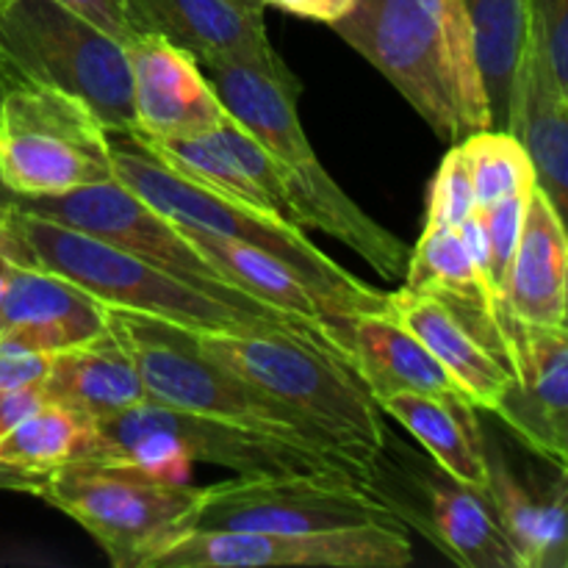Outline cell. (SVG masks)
<instances>
[{"label": "cell", "mask_w": 568, "mask_h": 568, "mask_svg": "<svg viewBox=\"0 0 568 568\" xmlns=\"http://www.w3.org/2000/svg\"><path fill=\"white\" fill-rule=\"evenodd\" d=\"M0 253L67 277L105 308L133 311L186 331L300 333L347 361L342 344L331 333L277 311H250L214 297L92 233L28 211L14 197L0 205Z\"/></svg>", "instance_id": "cell-1"}, {"label": "cell", "mask_w": 568, "mask_h": 568, "mask_svg": "<svg viewBox=\"0 0 568 568\" xmlns=\"http://www.w3.org/2000/svg\"><path fill=\"white\" fill-rule=\"evenodd\" d=\"M333 31L414 105L438 139L494 128L469 14L460 0H355Z\"/></svg>", "instance_id": "cell-2"}, {"label": "cell", "mask_w": 568, "mask_h": 568, "mask_svg": "<svg viewBox=\"0 0 568 568\" xmlns=\"http://www.w3.org/2000/svg\"><path fill=\"white\" fill-rule=\"evenodd\" d=\"M227 114L247 128L277 164L292 222L303 231H325L358 253L377 275L403 277L410 247L372 220L331 172L320 164L297 116L303 83H283L242 64H200Z\"/></svg>", "instance_id": "cell-3"}, {"label": "cell", "mask_w": 568, "mask_h": 568, "mask_svg": "<svg viewBox=\"0 0 568 568\" xmlns=\"http://www.w3.org/2000/svg\"><path fill=\"white\" fill-rule=\"evenodd\" d=\"M189 333L200 353L300 416L372 480L386 449L383 410L342 355L288 331Z\"/></svg>", "instance_id": "cell-4"}, {"label": "cell", "mask_w": 568, "mask_h": 568, "mask_svg": "<svg viewBox=\"0 0 568 568\" xmlns=\"http://www.w3.org/2000/svg\"><path fill=\"white\" fill-rule=\"evenodd\" d=\"M111 170L122 186L131 189L155 211H161L166 220L183 227H197V231L253 244V247L286 261L308 283L322 314L331 322L347 320L361 311L386 308V294L366 286L344 266H338L331 255L322 253L305 236L303 227L292 225L270 211L186 181L178 172L150 159L131 139L125 144L111 142Z\"/></svg>", "instance_id": "cell-5"}, {"label": "cell", "mask_w": 568, "mask_h": 568, "mask_svg": "<svg viewBox=\"0 0 568 568\" xmlns=\"http://www.w3.org/2000/svg\"><path fill=\"white\" fill-rule=\"evenodd\" d=\"M0 55L14 81L83 100L109 133L133 131L125 44L55 0H0Z\"/></svg>", "instance_id": "cell-6"}, {"label": "cell", "mask_w": 568, "mask_h": 568, "mask_svg": "<svg viewBox=\"0 0 568 568\" xmlns=\"http://www.w3.org/2000/svg\"><path fill=\"white\" fill-rule=\"evenodd\" d=\"M105 322L131 355L150 399L338 455L300 416L200 353L186 327L122 308H105Z\"/></svg>", "instance_id": "cell-7"}, {"label": "cell", "mask_w": 568, "mask_h": 568, "mask_svg": "<svg viewBox=\"0 0 568 568\" xmlns=\"http://www.w3.org/2000/svg\"><path fill=\"white\" fill-rule=\"evenodd\" d=\"M111 178V136L83 100L26 81L0 94V189L9 197H59Z\"/></svg>", "instance_id": "cell-8"}, {"label": "cell", "mask_w": 568, "mask_h": 568, "mask_svg": "<svg viewBox=\"0 0 568 568\" xmlns=\"http://www.w3.org/2000/svg\"><path fill=\"white\" fill-rule=\"evenodd\" d=\"M33 494L78 521L116 568H148L161 549L197 527L203 505V488L192 483L148 480L89 464L53 471Z\"/></svg>", "instance_id": "cell-9"}, {"label": "cell", "mask_w": 568, "mask_h": 568, "mask_svg": "<svg viewBox=\"0 0 568 568\" xmlns=\"http://www.w3.org/2000/svg\"><path fill=\"white\" fill-rule=\"evenodd\" d=\"M403 527L394 505L377 497L369 480L349 471H277L236 475L203 488L197 527L250 532H327L347 527Z\"/></svg>", "instance_id": "cell-10"}, {"label": "cell", "mask_w": 568, "mask_h": 568, "mask_svg": "<svg viewBox=\"0 0 568 568\" xmlns=\"http://www.w3.org/2000/svg\"><path fill=\"white\" fill-rule=\"evenodd\" d=\"M17 203L48 216V220L61 222V225L92 233V236L103 239V242L214 294V297L227 300V303L250 311H275L231 286L225 275L189 242L178 222L166 220L161 211L136 197L116 178L59 194V197L17 200ZM277 314H283V311H277Z\"/></svg>", "instance_id": "cell-11"}, {"label": "cell", "mask_w": 568, "mask_h": 568, "mask_svg": "<svg viewBox=\"0 0 568 568\" xmlns=\"http://www.w3.org/2000/svg\"><path fill=\"white\" fill-rule=\"evenodd\" d=\"M414 547L405 527L364 525L327 532L194 530L161 549L148 568H405Z\"/></svg>", "instance_id": "cell-12"}, {"label": "cell", "mask_w": 568, "mask_h": 568, "mask_svg": "<svg viewBox=\"0 0 568 568\" xmlns=\"http://www.w3.org/2000/svg\"><path fill=\"white\" fill-rule=\"evenodd\" d=\"M510 381L494 416L530 453L566 469L568 464V331L508 322Z\"/></svg>", "instance_id": "cell-13"}, {"label": "cell", "mask_w": 568, "mask_h": 568, "mask_svg": "<svg viewBox=\"0 0 568 568\" xmlns=\"http://www.w3.org/2000/svg\"><path fill=\"white\" fill-rule=\"evenodd\" d=\"M131 70L133 131L128 136L192 139L231 120L225 103L197 59L155 33H136L125 44Z\"/></svg>", "instance_id": "cell-14"}, {"label": "cell", "mask_w": 568, "mask_h": 568, "mask_svg": "<svg viewBox=\"0 0 568 568\" xmlns=\"http://www.w3.org/2000/svg\"><path fill=\"white\" fill-rule=\"evenodd\" d=\"M133 33H155L197 64H242L283 83H300L270 37L264 11L236 0H122Z\"/></svg>", "instance_id": "cell-15"}, {"label": "cell", "mask_w": 568, "mask_h": 568, "mask_svg": "<svg viewBox=\"0 0 568 568\" xmlns=\"http://www.w3.org/2000/svg\"><path fill=\"white\" fill-rule=\"evenodd\" d=\"M125 139H131L150 159L164 164L166 170L178 172L186 181H194L211 192L227 194V197H236L242 203L292 222L281 170L266 153L264 144L247 128L239 125L233 116L203 136L170 139V142L139 136Z\"/></svg>", "instance_id": "cell-16"}, {"label": "cell", "mask_w": 568, "mask_h": 568, "mask_svg": "<svg viewBox=\"0 0 568 568\" xmlns=\"http://www.w3.org/2000/svg\"><path fill=\"white\" fill-rule=\"evenodd\" d=\"M9 261L0 303V347L53 355L103 336L109 327L103 303L55 272L28 261Z\"/></svg>", "instance_id": "cell-17"}, {"label": "cell", "mask_w": 568, "mask_h": 568, "mask_svg": "<svg viewBox=\"0 0 568 568\" xmlns=\"http://www.w3.org/2000/svg\"><path fill=\"white\" fill-rule=\"evenodd\" d=\"M405 288L436 297L510 372L508 316L471 261L458 227L425 225L405 266Z\"/></svg>", "instance_id": "cell-18"}, {"label": "cell", "mask_w": 568, "mask_h": 568, "mask_svg": "<svg viewBox=\"0 0 568 568\" xmlns=\"http://www.w3.org/2000/svg\"><path fill=\"white\" fill-rule=\"evenodd\" d=\"M333 325H336L349 366L369 388L375 403L392 394L408 392L471 405L458 383L449 377V372L433 358L430 349L408 327L399 325L386 308L361 311Z\"/></svg>", "instance_id": "cell-19"}, {"label": "cell", "mask_w": 568, "mask_h": 568, "mask_svg": "<svg viewBox=\"0 0 568 568\" xmlns=\"http://www.w3.org/2000/svg\"><path fill=\"white\" fill-rule=\"evenodd\" d=\"M568 236L564 214L544 189L532 186L525 203L519 244L510 261L505 311L510 320L538 327H566Z\"/></svg>", "instance_id": "cell-20"}, {"label": "cell", "mask_w": 568, "mask_h": 568, "mask_svg": "<svg viewBox=\"0 0 568 568\" xmlns=\"http://www.w3.org/2000/svg\"><path fill=\"white\" fill-rule=\"evenodd\" d=\"M505 131L514 133L527 150L536 170V183L549 203L566 216L568 203V92L555 83L552 72L530 42L510 87Z\"/></svg>", "instance_id": "cell-21"}, {"label": "cell", "mask_w": 568, "mask_h": 568, "mask_svg": "<svg viewBox=\"0 0 568 568\" xmlns=\"http://www.w3.org/2000/svg\"><path fill=\"white\" fill-rule=\"evenodd\" d=\"M386 311L430 349L433 358L449 372L475 410L491 414L497 408L510 372L466 331L464 322L447 305L403 286L399 292L386 294Z\"/></svg>", "instance_id": "cell-22"}, {"label": "cell", "mask_w": 568, "mask_h": 568, "mask_svg": "<svg viewBox=\"0 0 568 568\" xmlns=\"http://www.w3.org/2000/svg\"><path fill=\"white\" fill-rule=\"evenodd\" d=\"M42 388L48 403L75 410L92 422L109 419L148 399V388L131 355L109 327L103 336L50 355Z\"/></svg>", "instance_id": "cell-23"}, {"label": "cell", "mask_w": 568, "mask_h": 568, "mask_svg": "<svg viewBox=\"0 0 568 568\" xmlns=\"http://www.w3.org/2000/svg\"><path fill=\"white\" fill-rule=\"evenodd\" d=\"M488 486L486 497L508 532L525 568H566L568 564V519H566V471L544 491H532L521 483L497 453H486Z\"/></svg>", "instance_id": "cell-24"}, {"label": "cell", "mask_w": 568, "mask_h": 568, "mask_svg": "<svg viewBox=\"0 0 568 568\" xmlns=\"http://www.w3.org/2000/svg\"><path fill=\"white\" fill-rule=\"evenodd\" d=\"M422 497L427 516L419 527L449 560L466 568H525L486 491L444 475L425 477Z\"/></svg>", "instance_id": "cell-25"}, {"label": "cell", "mask_w": 568, "mask_h": 568, "mask_svg": "<svg viewBox=\"0 0 568 568\" xmlns=\"http://www.w3.org/2000/svg\"><path fill=\"white\" fill-rule=\"evenodd\" d=\"M377 408L399 422L430 453L444 475L477 491H486V449L480 444V425L471 405L405 392L377 399Z\"/></svg>", "instance_id": "cell-26"}, {"label": "cell", "mask_w": 568, "mask_h": 568, "mask_svg": "<svg viewBox=\"0 0 568 568\" xmlns=\"http://www.w3.org/2000/svg\"><path fill=\"white\" fill-rule=\"evenodd\" d=\"M183 233H186L189 242H192L194 247L225 275V281L239 288V292L258 300V303L270 305V308L283 311L286 316L305 322V325L316 327V331L331 333L338 342L336 325L322 314L320 303H316L308 283H305L286 261L275 258L272 253L253 247V244L236 242V239L227 236H216V233L197 231V227H183Z\"/></svg>", "instance_id": "cell-27"}, {"label": "cell", "mask_w": 568, "mask_h": 568, "mask_svg": "<svg viewBox=\"0 0 568 568\" xmlns=\"http://www.w3.org/2000/svg\"><path fill=\"white\" fill-rule=\"evenodd\" d=\"M92 442V419L44 403L0 436V486L37 491L64 466L81 464Z\"/></svg>", "instance_id": "cell-28"}, {"label": "cell", "mask_w": 568, "mask_h": 568, "mask_svg": "<svg viewBox=\"0 0 568 568\" xmlns=\"http://www.w3.org/2000/svg\"><path fill=\"white\" fill-rule=\"evenodd\" d=\"M475 31L494 125H505L514 72L527 44V0H460Z\"/></svg>", "instance_id": "cell-29"}, {"label": "cell", "mask_w": 568, "mask_h": 568, "mask_svg": "<svg viewBox=\"0 0 568 568\" xmlns=\"http://www.w3.org/2000/svg\"><path fill=\"white\" fill-rule=\"evenodd\" d=\"M464 164L469 170L471 192H475L477 209L499 203L508 197H525L536 186V170L521 148L519 139L510 131H477L458 142Z\"/></svg>", "instance_id": "cell-30"}, {"label": "cell", "mask_w": 568, "mask_h": 568, "mask_svg": "<svg viewBox=\"0 0 568 568\" xmlns=\"http://www.w3.org/2000/svg\"><path fill=\"white\" fill-rule=\"evenodd\" d=\"M525 203H527V194L525 197L519 194V197L499 200V203L486 205V209H477L488 236V275H491L494 297H497L499 308L503 311H505V286H508L510 261H514L516 244H519L521 220H525ZM505 316H508V311H505Z\"/></svg>", "instance_id": "cell-31"}, {"label": "cell", "mask_w": 568, "mask_h": 568, "mask_svg": "<svg viewBox=\"0 0 568 568\" xmlns=\"http://www.w3.org/2000/svg\"><path fill=\"white\" fill-rule=\"evenodd\" d=\"M477 211L475 192H471L469 170L464 164L458 144L449 148L444 155L442 166L436 170V178L427 192V216L425 225H447L460 227Z\"/></svg>", "instance_id": "cell-32"}, {"label": "cell", "mask_w": 568, "mask_h": 568, "mask_svg": "<svg viewBox=\"0 0 568 568\" xmlns=\"http://www.w3.org/2000/svg\"><path fill=\"white\" fill-rule=\"evenodd\" d=\"M527 42L568 92V0H527Z\"/></svg>", "instance_id": "cell-33"}, {"label": "cell", "mask_w": 568, "mask_h": 568, "mask_svg": "<svg viewBox=\"0 0 568 568\" xmlns=\"http://www.w3.org/2000/svg\"><path fill=\"white\" fill-rule=\"evenodd\" d=\"M50 369V355L22 353V349L0 347V392L44 383Z\"/></svg>", "instance_id": "cell-34"}, {"label": "cell", "mask_w": 568, "mask_h": 568, "mask_svg": "<svg viewBox=\"0 0 568 568\" xmlns=\"http://www.w3.org/2000/svg\"><path fill=\"white\" fill-rule=\"evenodd\" d=\"M55 3L72 9L75 14H81L83 20L92 22V26L103 28V31L109 33V37H114L116 42L128 44L133 37H136L131 22H128L122 0H55Z\"/></svg>", "instance_id": "cell-35"}, {"label": "cell", "mask_w": 568, "mask_h": 568, "mask_svg": "<svg viewBox=\"0 0 568 568\" xmlns=\"http://www.w3.org/2000/svg\"><path fill=\"white\" fill-rule=\"evenodd\" d=\"M264 6H275V9L300 17V20L333 26L353 11L355 0H264Z\"/></svg>", "instance_id": "cell-36"}, {"label": "cell", "mask_w": 568, "mask_h": 568, "mask_svg": "<svg viewBox=\"0 0 568 568\" xmlns=\"http://www.w3.org/2000/svg\"><path fill=\"white\" fill-rule=\"evenodd\" d=\"M44 403H48V399H44L42 383H39V386H22L0 392V436H3L6 430H11L17 422L26 419L28 414L42 408Z\"/></svg>", "instance_id": "cell-37"}, {"label": "cell", "mask_w": 568, "mask_h": 568, "mask_svg": "<svg viewBox=\"0 0 568 568\" xmlns=\"http://www.w3.org/2000/svg\"><path fill=\"white\" fill-rule=\"evenodd\" d=\"M9 270H11V261L0 253V303H3V292H6V281H9Z\"/></svg>", "instance_id": "cell-38"}, {"label": "cell", "mask_w": 568, "mask_h": 568, "mask_svg": "<svg viewBox=\"0 0 568 568\" xmlns=\"http://www.w3.org/2000/svg\"><path fill=\"white\" fill-rule=\"evenodd\" d=\"M11 83H17L14 78H11V72H9V67L3 64V55H0V94L6 92V89L11 87Z\"/></svg>", "instance_id": "cell-39"}, {"label": "cell", "mask_w": 568, "mask_h": 568, "mask_svg": "<svg viewBox=\"0 0 568 568\" xmlns=\"http://www.w3.org/2000/svg\"><path fill=\"white\" fill-rule=\"evenodd\" d=\"M236 3L247 6V9H255V11H264V9H266L264 0H236Z\"/></svg>", "instance_id": "cell-40"}]
</instances>
